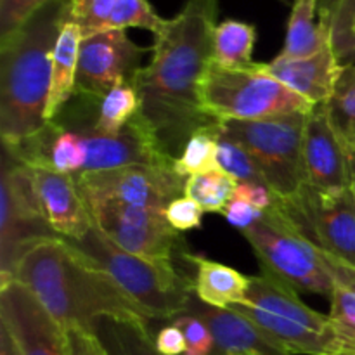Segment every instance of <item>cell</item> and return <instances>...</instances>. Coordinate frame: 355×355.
I'll use <instances>...</instances> for the list:
<instances>
[{"label":"cell","mask_w":355,"mask_h":355,"mask_svg":"<svg viewBox=\"0 0 355 355\" xmlns=\"http://www.w3.org/2000/svg\"><path fill=\"white\" fill-rule=\"evenodd\" d=\"M352 35H354V42H355V21H354V26H352Z\"/></svg>","instance_id":"cell-47"},{"label":"cell","mask_w":355,"mask_h":355,"mask_svg":"<svg viewBox=\"0 0 355 355\" xmlns=\"http://www.w3.org/2000/svg\"><path fill=\"white\" fill-rule=\"evenodd\" d=\"M0 326L19 355H69L64 328L19 281H0Z\"/></svg>","instance_id":"cell-15"},{"label":"cell","mask_w":355,"mask_h":355,"mask_svg":"<svg viewBox=\"0 0 355 355\" xmlns=\"http://www.w3.org/2000/svg\"><path fill=\"white\" fill-rule=\"evenodd\" d=\"M262 68L312 106H319L328 103L331 97L342 62L329 44L311 58L288 59L276 55L270 62H262Z\"/></svg>","instance_id":"cell-20"},{"label":"cell","mask_w":355,"mask_h":355,"mask_svg":"<svg viewBox=\"0 0 355 355\" xmlns=\"http://www.w3.org/2000/svg\"><path fill=\"white\" fill-rule=\"evenodd\" d=\"M257 42L253 24L238 19H225L217 24L214 33V62L225 68H250Z\"/></svg>","instance_id":"cell-25"},{"label":"cell","mask_w":355,"mask_h":355,"mask_svg":"<svg viewBox=\"0 0 355 355\" xmlns=\"http://www.w3.org/2000/svg\"><path fill=\"white\" fill-rule=\"evenodd\" d=\"M94 224L125 252L153 260L182 257V236L166 220L165 210L116 201H85Z\"/></svg>","instance_id":"cell-12"},{"label":"cell","mask_w":355,"mask_h":355,"mask_svg":"<svg viewBox=\"0 0 355 355\" xmlns=\"http://www.w3.org/2000/svg\"><path fill=\"white\" fill-rule=\"evenodd\" d=\"M59 238L42 214L31 168L6 148L0 179V281L14 279L24 253L44 239Z\"/></svg>","instance_id":"cell-10"},{"label":"cell","mask_w":355,"mask_h":355,"mask_svg":"<svg viewBox=\"0 0 355 355\" xmlns=\"http://www.w3.org/2000/svg\"><path fill=\"white\" fill-rule=\"evenodd\" d=\"M3 148L30 168H49L66 175H76L85 168V149L78 134L54 120L19 144Z\"/></svg>","instance_id":"cell-19"},{"label":"cell","mask_w":355,"mask_h":355,"mask_svg":"<svg viewBox=\"0 0 355 355\" xmlns=\"http://www.w3.org/2000/svg\"><path fill=\"white\" fill-rule=\"evenodd\" d=\"M218 2L186 0L180 12L155 35L151 61L134 80L139 113L173 159L194 132L220 123L201 103V85L214 61Z\"/></svg>","instance_id":"cell-1"},{"label":"cell","mask_w":355,"mask_h":355,"mask_svg":"<svg viewBox=\"0 0 355 355\" xmlns=\"http://www.w3.org/2000/svg\"><path fill=\"white\" fill-rule=\"evenodd\" d=\"M173 324L180 328L186 338V354L184 355H211L215 349L214 336H211L210 328L201 321L198 315L186 312L173 319Z\"/></svg>","instance_id":"cell-35"},{"label":"cell","mask_w":355,"mask_h":355,"mask_svg":"<svg viewBox=\"0 0 355 355\" xmlns=\"http://www.w3.org/2000/svg\"><path fill=\"white\" fill-rule=\"evenodd\" d=\"M0 355H19L16 343L3 326H0Z\"/></svg>","instance_id":"cell-44"},{"label":"cell","mask_w":355,"mask_h":355,"mask_svg":"<svg viewBox=\"0 0 355 355\" xmlns=\"http://www.w3.org/2000/svg\"><path fill=\"white\" fill-rule=\"evenodd\" d=\"M234 198L266 211L274 203V194L270 193L269 187L253 182H238V187L234 191Z\"/></svg>","instance_id":"cell-40"},{"label":"cell","mask_w":355,"mask_h":355,"mask_svg":"<svg viewBox=\"0 0 355 355\" xmlns=\"http://www.w3.org/2000/svg\"><path fill=\"white\" fill-rule=\"evenodd\" d=\"M69 355H107L94 333L73 328L66 331Z\"/></svg>","instance_id":"cell-39"},{"label":"cell","mask_w":355,"mask_h":355,"mask_svg":"<svg viewBox=\"0 0 355 355\" xmlns=\"http://www.w3.org/2000/svg\"><path fill=\"white\" fill-rule=\"evenodd\" d=\"M241 234L259 259L262 272L277 277L298 293L331 298L335 279L322 252L302 236L274 203Z\"/></svg>","instance_id":"cell-7"},{"label":"cell","mask_w":355,"mask_h":355,"mask_svg":"<svg viewBox=\"0 0 355 355\" xmlns=\"http://www.w3.org/2000/svg\"><path fill=\"white\" fill-rule=\"evenodd\" d=\"M349 158H350V175H352V191L355 196V149H349Z\"/></svg>","instance_id":"cell-45"},{"label":"cell","mask_w":355,"mask_h":355,"mask_svg":"<svg viewBox=\"0 0 355 355\" xmlns=\"http://www.w3.org/2000/svg\"><path fill=\"white\" fill-rule=\"evenodd\" d=\"M187 312L210 328L215 342L211 355H291L232 309L211 307L193 297Z\"/></svg>","instance_id":"cell-18"},{"label":"cell","mask_w":355,"mask_h":355,"mask_svg":"<svg viewBox=\"0 0 355 355\" xmlns=\"http://www.w3.org/2000/svg\"><path fill=\"white\" fill-rule=\"evenodd\" d=\"M149 49L135 44L125 30H106L82 38L76 69V96L103 99L123 83H132Z\"/></svg>","instance_id":"cell-14"},{"label":"cell","mask_w":355,"mask_h":355,"mask_svg":"<svg viewBox=\"0 0 355 355\" xmlns=\"http://www.w3.org/2000/svg\"><path fill=\"white\" fill-rule=\"evenodd\" d=\"M309 113H290L253 121H220L222 130L255 158L266 186L286 200L305 186L304 132Z\"/></svg>","instance_id":"cell-9"},{"label":"cell","mask_w":355,"mask_h":355,"mask_svg":"<svg viewBox=\"0 0 355 355\" xmlns=\"http://www.w3.org/2000/svg\"><path fill=\"white\" fill-rule=\"evenodd\" d=\"M73 177L85 201H116L156 210H166L182 196L187 180L175 168L149 165L80 172Z\"/></svg>","instance_id":"cell-13"},{"label":"cell","mask_w":355,"mask_h":355,"mask_svg":"<svg viewBox=\"0 0 355 355\" xmlns=\"http://www.w3.org/2000/svg\"><path fill=\"white\" fill-rule=\"evenodd\" d=\"M217 166L234 177L238 182H253L266 186V180H263L255 158L250 155L248 149L241 142L222 130V123L217 141Z\"/></svg>","instance_id":"cell-30"},{"label":"cell","mask_w":355,"mask_h":355,"mask_svg":"<svg viewBox=\"0 0 355 355\" xmlns=\"http://www.w3.org/2000/svg\"><path fill=\"white\" fill-rule=\"evenodd\" d=\"M166 19L156 14L148 0H118L107 21L106 30H127L141 28L151 33H159Z\"/></svg>","instance_id":"cell-32"},{"label":"cell","mask_w":355,"mask_h":355,"mask_svg":"<svg viewBox=\"0 0 355 355\" xmlns=\"http://www.w3.org/2000/svg\"><path fill=\"white\" fill-rule=\"evenodd\" d=\"M322 255H324L326 266H328L329 272H331L333 279H335V284H340V286L347 288V290L355 293V266L335 259V257L328 255L324 252H322Z\"/></svg>","instance_id":"cell-42"},{"label":"cell","mask_w":355,"mask_h":355,"mask_svg":"<svg viewBox=\"0 0 355 355\" xmlns=\"http://www.w3.org/2000/svg\"><path fill=\"white\" fill-rule=\"evenodd\" d=\"M291 355H338L328 315L309 307L295 288L267 272L250 276L243 304L232 305Z\"/></svg>","instance_id":"cell-5"},{"label":"cell","mask_w":355,"mask_h":355,"mask_svg":"<svg viewBox=\"0 0 355 355\" xmlns=\"http://www.w3.org/2000/svg\"><path fill=\"white\" fill-rule=\"evenodd\" d=\"M118 0H83L73 6V21L78 24L82 37L106 31L107 21Z\"/></svg>","instance_id":"cell-34"},{"label":"cell","mask_w":355,"mask_h":355,"mask_svg":"<svg viewBox=\"0 0 355 355\" xmlns=\"http://www.w3.org/2000/svg\"><path fill=\"white\" fill-rule=\"evenodd\" d=\"M52 0H0V38L9 37Z\"/></svg>","instance_id":"cell-36"},{"label":"cell","mask_w":355,"mask_h":355,"mask_svg":"<svg viewBox=\"0 0 355 355\" xmlns=\"http://www.w3.org/2000/svg\"><path fill=\"white\" fill-rule=\"evenodd\" d=\"M201 103L217 121H253L314 110L309 101L263 71L262 62L225 68L211 61L201 85Z\"/></svg>","instance_id":"cell-6"},{"label":"cell","mask_w":355,"mask_h":355,"mask_svg":"<svg viewBox=\"0 0 355 355\" xmlns=\"http://www.w3.org/2000/svg\"><path fill=\"white\" fill-rule=\"evenodd\" d=\"M80 2H83V0H73V6H78Z\"/></svg>","instance_id":"cell-46"},{"label":"cell","mask_w":355,"mask_h":355,"mask_svg":"<svg viewBox=\"0 0 355 355\" xmlns=\"http://www.w3.org/2000/svg\"><path fill=\"white\" fill-rule=\"evenodd\" d=\"M99 99L73 96L54 118L59 125L78 134L85 149L83 172H99L121 166H170L175 159L162 148L158 137L141 113L135 114L118 134L106 135L94 128L92 114ZM51 121V120H49Z\"/></svg>","instance_id":"cell-8"},{"label":"cell","mask_w":355,"mask_h":355,"mask_svg":"<svg viewBox=\"0 0 355 355\" xmlns=\"http://www.w3.org/2000/svg\"><path fill=\"white\" fill-rule=\"evenodd\" d=\"M222 215H224L225 220H227L229 224L238 227L239 231H245L250 225L259 222L260 218L266 215V210H260V208L253 207V205L232 198V200L225 205L224 210H222Z\"/></svg>","instance_id":"cell-38"},{"label":"cell","mask_w":355,"mask_h":355,"mask_svg":"<svg viewBox=\"0 0 355 355\" xmlns=\"http://www.w3.org/2000/svg\"><path fill=\"white\" fill-rule=\"evenodd\" d=\"M329 309V324L335 335L338 355H355V293L335 284Z\"/></svg>","instance_id":"cell-31"},{"label":"cell","mask_w":355,"mask_h":355,"mask_svg":"<svg viewBox=\"0 0 355 355\" xmlns=\"http://www.w3.org/2000/svg\"><path fill=\"white\" fill-rule=\"evenodd\" d=\"M340 2H342V0H319V17H321V21L328 28L333 16H335L336 9H338Z\"/></svg>","instance_id":"cell-43"},{"label":"cell","mask_w":355,"mask_h":355,"mask_svg":"<svg viewBox=\"0 0 355 355\" xmlns=\"http://www.w3.org/2000/svg\"><path fill=\"white\" fill-rule=\"evenodd\" d=\"M71 14L73 0H52L0 38V135L6 146L19 144L47 123L52 52Z\"/></svg>","instance_id":"cell-3"},{"label":"cell","mask_w":355,"mask_h":355,"mask_svg":"<svg viewBox=\"0 0 355 355\" xmlns=\"http://www.w3.org/2000/svg\"><path fill=\"white\" fill-rule=\"evenodd\" d=\"M82 31L78 24L73 21V14L62 26L52 52V78L51 92H49L45 118L54 120L66 104L75 96L76 69H78L80 44H82Z\"/></svg>","instance_id":"cell-22"},{"label":"cell","mask_w":355,"mask_h":355,"mask_svg":"<svg viewBox=\"0 0 355 355\" xmlns=\"http://www.w3.org/2000/svg\"><path fill=\"white\" fill-rule=\"evenodd\" d=\"M42 214L61 239H82L94 227V218L73 175L49 168H31Z\"/></svg>","instance_id":"cell-17"},{"label":"cell","mask_w":355,"mask_h":355,"mask_svg":"<svg viewBox=\"0 0 355 355\" xmlns=\"http://www.w3.org/2000/svg\"><path fill=\"white\" fill-rule=\"evenodd\" d=\"M203 208L187 196H180L173 200L165 210L166 220L179 232L200 229L201 224H203Z\"/></svg>","instance_id":"cell-37"},{"label":"cell","mask_w":355,"mask_h":355,"mask_svg":"<svg viewBox=\"0 0 355 355\" xmlns=\"http://www.w3.org/2000/svg\"><path fill=\"white\" fill-rule=\"evenodd\" d=\"M329 44L331 33L319 17V0H293L281 58H311Z\"/></svg>","instance_id":"cell-23"},{"label":"cell","mask_w":355,"mask_h":355,"mask_svg":"<svg viewBox=\"0 0 355 355\" xmlns=\"http://www.w3.org/2000/svg\"><path fill=\"white\" fill-rule=\"evenodd\" d=\"M141 110L139 94L132 83L114 87L103 99L97 101L92 114V125L97 132L114 135Z\"/></svg>","instance_id":"cell-27"},{"label":"cell","mask_w":355,"mask_h":355,"mask_svg":"<svg viewBox=\"0 0 355 355\" xmlns=\"http://www.w3.org/2000/svg\"><path fill=\"white\" fill-rule=\"evenodd\" d=\"M184 259L196 270L193 288L198 300L218 309H231L232 305L245 302L250 277L232 267L200 255L184 253Z\"/></svg>","instance_id":"cell-21"},{"label":"cell","mask_w":355,"mask_h":355,"mask_svg":"<svg viewBox=\"0 0 355 355\" xmlns=\"http://www.w3.org/2000/svg\"><path fill=\"white\" fill-rule=\"evenodd\" d=\"M324 107L345 148L355 149V64H342L335 89Z\"/></svg>","instance_id":"cell-26"},{"label":"cell","mask_w":355,"mask_h":355,"mask_svg":"<svg viewBox=\"0 0 355 355\" xmlns=\"http://www.w3.org/2000/svg\"><path fill=\"white\" fill-rule=\"evenodd\" d=\"M14 279L28 288L64 328L92 333L103 318L149 324L153 321L104 270L92 266L61 238L31 246Z\"/></svg>","instance_id":"cell-2"},{"label":"cell","mask_w":355,"mask_h":355,"mask_svg":"<svg viewBox=\"0 0 355 355\" xmlns=\"http://www.w3.org/2000/svg\"><path fill=\"white\" fill-rule=\"evenodd\" d=\"M92 266L107 274L153 321H173L189 311L193 279L172 260H153L125 252L96 224L82 239H64Z\"/></svg>","instance_id":"cell-4"},{"label":"cell","mask_w":355,"mask_h":355,"mask_svg":"<svg viewBox=\"0 0 355 355\" xmlns=\"http://www.w3.org/2000/svg\"><path fill=\"white\" fill-rule=\"evenodd\" d=\"M92 333L107 355H162L149 324L103 318L94 324Z\"/></svg>","instance_id":"cell-24"},{"label":"cell","mask_w":355,"mask_h":355,"mask_svg":"<svg viewBox=\"0 0 355 355\" xmlns=\"http://www.w3.org/2000/svg\"><path fill=\"white\" fill-rule=\"evenodd\" d=\"M274 207L321 252L355 266V196L352 187L328 194L305 184L297 194Z\"/></svg>","instance_id":"cell-11"},{"label":"cell","mask_w":355,"mask_h":355,"mask_svg":"<svg viewBox=\"0 0 355 355\" xmlns=\"http://www.w3.org/2000/svg\"><path fill=\"white\" fill-rule=\"evenodd\" d=\"M155 345L162 355H184L186 354V338L177 324H168L155 336Z\"/></svg>","instance_id":"cell-41"},{"label":"cell","mask_w":355,"mask_h":355,"mask_svg":"<svg viewBox=\"0 0 355 355\" xmlns=\"http://www.w3.org/2000/svg\"><path fill=\"white\" fill-rule=\"evenodd\" d=\"M238 180L225 173L224 170L214 168L208 172L196 173L186 180L184 196L196 201L205 211L222 214L225 205L234 198Z\"/></svg>","instance_id":"cell-28"},{"label":"cell","mask_w":355,"mask_h":355,"mask_svg":"<svg viewBox=\"0 0 355 355\" xmlns=\"http://www.w3.org/2000/svg\"><path fill=\"white\" fill-rule=\"evenodd\" d=\"M305 184L321 193L336 194L352 187L349 149L338 137L324 104L309 113L304 132Z\"/></svg>","instance_id":"cell-16"},{"label":"cell","mask_w":355,"mask_h":355,"mask_svg":"<svg viewBox=\"0 0 355 355\" xmlns=\"http://www.w3.org/2000/svg\"><path fill=\"white\" fill-rule=\"evenodd\" d=\"M220 123L203 127L191 135L189 141L184 146L182 153L175 158L173 168L179 175L189 177L196 173L208 172L218 168L217 166V141Z\"/></svg>","instance_id":"cell-29"},{"label":"cell","mask_w":355,"mask_h":355,"mask_svg":"<svg viewBox=\"0 0 355 355\" xmlns=\"http://www.w3.org/2000/svg\"><path fill=\"white\" fill-rule=\"evenodd\" d=\"M355 21V0H342L329 23L331 45L340 62L352 59L355 55V42L352 26Z\"/></svg>","instance_id":"cell-33"}]
</instances>
